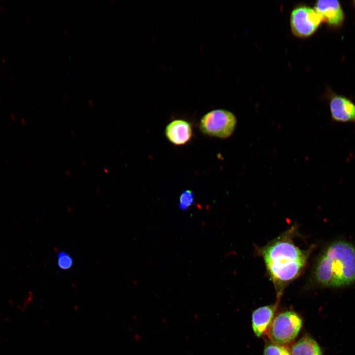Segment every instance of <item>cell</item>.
<instances>
[{"mask_svg":"<svg viewBox=\"0 0 355 355\" xmlns=\"http://www.w3.org/2000/svg\"><path fill=\"white\" fill-rule=\"evenodd\" d=\"M194 202V195L190 190H184L181 193L178 204L180 210L185 211L192 206Z\"/></svg>","mask_w":355,"mask_h":355,"instance_id":"12","label":"cell"},{"mask_svg":"<svg viewBox=\"0 0 355 355\" xmlns=\"http://www.w3.org/2000/svg\"><path fill=\"white\" fill-rule=\"evenodd\" d=\"M354 3H355V0L354 1Z\"/></svg>","mask_w":355,"mask_h":355,"instance_id":"14","label":"cell"},{"mask_svg":"<svg viewBox=\"0 0 355 355\" xmlns=\"http://www.w3.org/2000/svg\"><path fill=\"white\" fill-rule=\"evenodd\" d=\"M264 355H291L290 351L284 345L274 343L267 345L264 350Z\"/></svg>","mask_w":355,"mask_h":355,"instance_id":"13","label":"cell"},{"mask_svg":"<svg viewBox=\"0 0 355 355\" xmlns=\"http://www.w3.org/2000/svg\"><path fill=\"white\" fill-rule=\"evenodd\" d=\"M315 10L329 25L338 27L344 20V14L340 2L336 0H320L315 3Z\"/></svg>","mask_w":355,"mask_h":355,"instance_id":"7","label":"cell"},{"mask_svg":"<svg viewBox=\"0 0 355 355\" xmlns=\"http://www.w3.org/2000/svg\"><path fill=\"white\" fill-rule=\"evenodd\" d=\"M278 303L262 306L255 310L252 314V327L255 335L260 337L271 324Z\"/></svg>","mask_w":355,"mask_h":355,"instance_id":"9","label":"cell"},{"mask_svg":"<svg viewBox=\"0 0 355 355\" xmlns=\"http://www.w3.org/2000/svg\"><path fill=\"white\" fill-rule=\"evenodd\" d=\"M57 263L61 270L66 271L72 268L73 265V259L67 252L61 251L57 254Z\"/></svg>","mask_w":355,"mask_h":355,"instance_id":"11","label":"cell"},{"mask_svg":"<svg viewBox=\"0 0 355 355\" xmlns=\"http://www.w3.org/2000/svg\"><path fill=\"white\" fill-rule=\"evenodd\" d=\"M296 231L292 226L259 249L276 289L278 301L288 284L303 271L313 248L303 250L295 244Z\"/></svg>","mask_w":355,"mask_h":355,"instance_id":"1","label":"cell"},{"mask_svg":"<svg viewBox=\"0 0 355 355\" xmlns=\"http://www.w3.org/2000/svg\"><path fill=\"white\" fill-rule=\"evenodd\" d=\"M313 279L322 287H341L355 282V247L349 242L331 243L316 261Z\"/></svg>","mask_w":355,"mask_h":355,"instance_id":"2","label":"cell"},{"mask_svg":"<svg viewBox=\"0 0 355 355\" xmlns=\"http://www.w3.org/2000/svg\"><path fill=\"white\" fill-rule=\"evenodd\" d=\"M302 325L299 316L293 311L278 314L269 327L268 336L274 344L284 345L289 343L298 335Z\"/></svg>","mask_w":355,"mask_h":355,"instance_id":"3","label":"cell"},{"mask_svg":"<svg viewBox=\"0 0 355 355\" xmlns=\"http://www.w3.org/2000/svg\"><path fill=\"white\" fill-rule=\"evenodd\" d=\"M331 117L339 122H355V104L345 97L334 95L329 101Z\"/></svg>","mask_w":355,"mask_h":355,"instance_id":"6","label":"cell"},{"mask_svg":"<svg viewBox=\"0 0 355 355\" xmlns=\"http://www.w3.org/2000/svg\"><path fill=\"white\" fill-rule=\"evenodd\" d=\"M290 21L293 34L305 37L313 35L324 21L314 8L302 6L292 10Z\"/></svg>","mask_w":355,"mask_h":355,"instance_id":"5","label":"cell"},{"mask_svg":"<svg viewBox=\"0 0 355 355\" xmlns=\"http://www.w3.org/2000/svg\"><path fill=\"white\" fill-rule=\"evenodd\" d=\"M192 135L189 123L183 120H175L170 123L165 129V135L168 140L176 145H182L188 142Z\"/></svg>","mask_w":355,"mask_h":355,"instance_id":"8","label":"cell"},{"mask_svg":"<svg viewBox=\"0 0 355 355\" xmlns=\"http://www.w3.org/2000/svg\"><path fill=\"white\" fill-rule=\"evenodd\" d=\"M236 124V118L233 113L218 109L212 110L202 117L200 128L206 135L224 139L232 135Z\"/></svg>","mask_w":355,"mask_h":355,"instance_id":"4","label":"cell"},{"mask_svg":"<svg viewBox=\"0 0 355 355\" xmlns=\"http://www.w3.org/2000/svg\"><path fill=\"white\" fill-rule=\"evenodd\" d=\"M290 353L291 355H322L318 343L308 336L298 340L292 346Z\"/></svg>","mask_w":355,"mask_h":355,"instance_id":"10","label":"cell"}]
</instances>
